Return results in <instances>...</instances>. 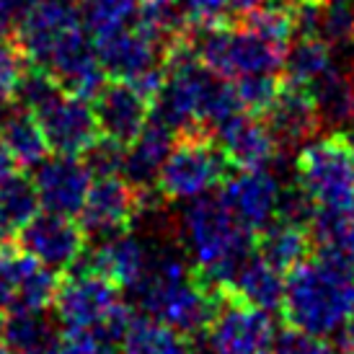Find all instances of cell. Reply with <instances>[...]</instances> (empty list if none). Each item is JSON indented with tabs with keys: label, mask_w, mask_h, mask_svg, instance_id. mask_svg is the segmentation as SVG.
Wrapping results in <instances>:
<instances>
[{
	"label": "cell",
	"mask_w": 354,
	"mask_h": 354,
	"mask_svg": "<svg viewBox=\"0 0 354 354\" xmlns=\"http://www.w3.org/2000/svg\"><path fill=\"white\" fill-rule=\"evenodd\" d=\"M187 3L189 21L194 26H207V24H220L230 19L225 0H184Z\"/></svg>",
	"instance_id": "e575fe53"
},
{
	"label": "cell",
	"mask_w": 354,
	"mask_h": 354,
	"mask_svg": "<svg viewBox=\"0 0 354 354\" xmlns=\"http://www.w3.org/2000/svg\"><path fill=\"white\" fill-rule=\"evenodd\" d=\"M122 303L124 300L119 297V287L111 279L93 269L75 266L59 282L55 310L65 328L99 331Z\"/></svg>",
	"instance_id": "9c48e42d"
},
{
	"label": "cell",
	"mask_w": 354,
	"mask_h": 354,
	"mask_svg": "<svg viewBox=\"0 0 354 354\" xmlns=\"http://www.w3.org/2000/svg\"><path fill=\"white\" fill-rule=\"evenodd\" d=\"M31 0H0V26H10L29 8Z\"/></svg>",
	"instance_id": "d590c367"
},
{
	"label": "cell",
	"mask_w": 354,
	"mask_h": 354,
	"mask_svg": "<svg viewBox=\"0 0 354 354\" xmlns=\"http://www.w3.org/2000/svg\"><path fill=\"white\" fill-rule=\"evenodd\" d=\"M0 140H3V145L8 148L10 158L16 160V166L21 171L37 168L52 153L50 142L41 132L39 119L21 106L8 114L6 124L0 129Z\"/></svg>",
	"instance_id": "cb8c5ba5"
},
{
	"label": "cell",
	"mask_w": 354,
	"mask_h": 354,
	"mask_svg": "<svg viewBox=\"0 0 354 354\" xmlns=\"http://www.w3.org/2000/svg\"><path fill=\"white\" fill-rule=\"evenodd\" d=\"M3 342L16 354H34L50 349L59 342L55 321L44 310H29V308H13L6 315L3 326Z\"/></svg>",
	"instance_id": "d4e9b609"
},
{
	"label": "cell",
	"mask_w": 354,
	"mask_h": 354,
	"mask_svg": "<svg viewBox=\"0 0 354 354\" xmlns=\"http://www.w3.org/2000/svg\"><path fill=\"white\" fill-rule=\"evenodd\" d=\"M78 3L83 24L91 31V37L124 26L140 10V0H78Z\"/></svg>",
	"instance_id": "f546056e"
},
{
	"label": "cell",
	"mask_w": 354,
	"mask_h": 354,
	"mask_svg": "<svg viewBox=\"0 0 354 354\" xmlns=\"http://www.w3.org/2000/svg\"><path fill=\"white\" fill-rule=\"evenodd\" d=\"M217 145L223 148L230 166L241 168H269L279 156L272 129L266 127L264 117L241 111L236 117L225 119L212 129Z\"/></svg>",
	"instance_id": "ac0fdd59"
},
{
	"label": "cell",
	"mask_w": 354,
	"mask_h": 354,
	"mask_svg": "<svg viewBox=\"0 0 354 354\" xmlns=\"http://www.w3.org/2000/svg\"><path fill=\"white\" fill-rule=\"evenodd\" d=\"M93 184L88 163L83 156H47L37 166L34 187L39 192V202L47 212L78 217Z\"/></svg>",
	"instance_id": "5bb4252c"
},
{
	"label": "cell",
	"mask_w": 354,
	"mask_h": 354,
	"mask_svg": "<svg viewBox=\"0 0 354 354\" xmlns=\"http://www.w3.org/2000/svg\"><path fill=\"white\" fill-rule=\"evenodd\" d=\"M227 3V10H230V16H243L248 10L259 8V6H264L266 0H225Z\"/></svg>",
	"instance_id": "f35d334b"
},
{
	"label": "cell",
	"mask_w": 354,
	"mask_h": 354,
	"mask_svg": "<svg viewBox=\"0 0 354 354\" xmlns=\"http://www.w3.org/2000/svg\"><path fill=\"white\" fill-rule=\"evenodd\" d=\"M99 135L127 148L150 122L153 104L129 80L109 78L93 99Z\"/></svg>",
	"instance_id": "9a60e30c"
},
{
	"label": "cell",
	"mask_w": 354,
	"mask_h": 354,
	"mask_svg": "<svg viewBox=\"0 0 354 354\" xmlns=\"http://www.w3.org/2000/svg\"><path fill=\"white\" fill-rule=\"evenodd\" d=\"M220 197L230 207V212L256 233L277 217L282 187L266 168H241L223 181Z\"/></svg>",
	"instance_id": "2e32d148"
},
{
	"label": "cell",
	"mask_w": 354,
	"mask_h": 354,
	"mask_svg": "<svg viewBox=\"0 0 354 354\" xmlns=\"http://www.w3.org/2000/svg\"><path fill=\"white\" fill-rule=\"evenodd\" d=\"M10 236H13V230L6 225V220L0 217V246H8L10 243Z\"/></svg>",
	"instance_id": "b9f144b4"
},
{
	"label": "cell",
	"mask_w": 354,
	"mask_h": 354,
	"mask_svg": "<svg viewBox=\"0 0 354 354\" xmlns=\"http://www.w3.org/2000/svg\"><path fill=\"white\" fill-rule=\"evenodd\" d=\"M135 292L145 315L189 339L205 334L220 303V285L174 254L153 256L148 274Z\"/></svg>",
	"instance_id": "7a4b0ae2"
},
{
	"label": "cell",
	"mask_w": 354,
	"mask_h": 354,
	"mask_svg": "<svg viewBox=\"0 0 354 354\" xmlns=\"http://www.w3.org/2000/svg\"><path fill=\"white\" fill-rule=\"evenodd\" d=\"M153 192L156 189L145 192V189L132 187L127 178L119 176V174L93 178L86 205L78 215L80 227L96 243L111 236H119V233L129 230L135 217L148 207Z\"/></svg>",
	"instance_id": "ba28073f"
},
{
	"label": "cell",
	"mask_w": 354,
	"mask_h": 354,
	"mask_svg": "<svg viewBox=\"0 0 354 354\" xmlns=\"http://www.w3.org/2000/svg\"><path fill=\"white\" fill-rule=\"evenodd\" d=\"M0 354H16V352H13L10 346H3V344H0Z\"/></svg>",
	"instance_id": "f6af8a7d"
},
{
	"label": "cell",
	"mask_w": 354,
	"mask_h": 354,
	"mask_svg": "<svg viewBox=\"0 0 354 354\" xmlns=\"http://www.w3.org/2000/svg\"><path fill=\"white\" fill-rule=\"evenodd\" d=\"M352 3H354V0H352Z\"/></svg>",
	"instance_id": "c3c4849f"
},
{
	"label": "cell",
	"mask_w": 354,
	"mask_h": 354,
	"mask_svg": "<svg viewBox=\"0 0 354 354\" xmlns=\"http://www.w3.org/2000/svg\"><path fill=\"white\" fill-rule=\"evenodd\" d=\"M34 354H57V344L50 346V349H41V352H34Z\"/></svg>",
	"instance_id": "7bdbcfd3"
},
{
	"label": "cell",
	"mask_w": 354,
	"mask_h": 354,
	"mask_svg": "<svg viewBox=\"0 0 354 354\" xmlns=\"http://www.w3.org/2000/svg\"><path fill=\"white\" fill-rule=\"evenodd\" d=\"M117 344L106 342L96 331L86 328H65L62 339L57 342V354H119Z\"/></svg>",
	"instance_id": "d6a6232c"
},
{
	"label": "cell",
	"mask_w": 354,
	"mask_h": 354,
	"mask_svg": "<svg viewBox=\"0 0 354 354\" xmlns=\"http://www.w3.org/2000/svg\"><path fill=\"white\" fill-rule=\"evenodd\" d=\"M321 354H346V352H344V349H339V346H336V349H324Z\"/></svg>",
	"instance_id": "ee69618b"
},
{
	"label": "cell",
	"mask_w": 354,
	"mask_h": 354,
	"mask_svg": "<svg viewBox=\"0 0 354 354\" xmlns=\"http://www.w3.org/2000/svg\"><path fill=\"white\" fill-rule=\"evenodd\" d=\"M88 236L75 217L37 212L19 230V248L55 272H70L86 256Z\"/></svg>",
	"instance_id": "30bf717a"
},
{
	"label": "cell",
	"mask_w": 354,
	"mask_h": 354,
	"mask_svg": "<svg viewBox=\"0 0 354 354\" xmlns=\"http://www.w3.org/2000/svg\"><path fill=\"white\" fill-rule=\"evenodd\" d=\"M339 349H344L346 354H354V313L339 331Z\"/></svg>",
	"instance_id": "74e56055"
},
{
	"label": "cell",
	"mask_w": 354,
	"mask_h": 354,
	"mask_svg": "<svg viewBox=\"0 0 354 354\" xmlns=\"http://www.w3.org/2000/svg\"><path fill=\"white\" fill-rule=\"evenodd\" d=\"M10 174H16V160L10 158L8 148H6V145H3V140H0V184H3Z\"/></svg>",
	"instance_id": "ab89813d"
},
{
	"label": "cell",
	"mask_w": 354,
	"mask_h": 354,
	"mask_svg": "<svg viewBox=\"0 0 354 354\" xmlns=\"http://www.w3.org/2000/svg\"><path fill=\"white\" fill-rule=\"evenodd\" d=\"M354 313V261L336 248H318L287 272L282 315L313 336L339 334Z\"/></svg>",
	"instance_id": "6da1fadb"
},
{
	"label": "cell",
	"mask_w": 354,
	"mask_h": 354,
	"mask_svg": "<svg viewBox=\"0 0 354 354\" xmlns=\"http://www.w3.org/2000/svg\"><path fill=\"white\" fill-rule=\"evenodd\" d=\"M10 111H13V96L0 91V129H3V124H6V119H8Z\"/></svg>",
	"instance_id": "60d3db41"
},
{
	"label": "cell",
	"mask_w": 354,
	"mask_h": 354,
	"mask_svg": "<svg viewBox=\"0 0 354 354\" xmlns=\"http://www.w3.org/2000/svg\"><path fill=\"white\" fill-rule=\"evenodd\" d=\"M176 138L178 135L168 124L158 122V119H150L148 124L142 127V132L124 150L119 176H124L132 187L145 189V192L156 189L158 174H160L166 158L171 156V150L176 145Z\"/></svg>",
	"instance_id": "ffe728a7"
},
{
	"label": "cell",
	"mask_w": 354,
	"mask_h": 354,
	"mask_svg": "<svg viewBox=\"0 0 354 354\" xmlns=\"http://www.w3.org/2000/svg\"><path fill=\"white\" fill-rule=\"evenodd\" d=\"M93 47L109 78L129 80L163 65L166 50L142 24H124L104 34H93Z\"/></svg>",
	"instance_id": "7c38bea8"
},
{
	"label": "cell",
	"mask_w": 354,
	"mask_h": 354,
	"mask_svg": "<svg viewBox=\"0 0 354 354\" xmlns=\"http://www.w3.org/2000/svg\"><path fill=\"white\" fill-rule=\"evenodd\" d=\"M334 65L336 62L331 55V44H326L318 37H295L285 52L282 78L287 83L310 88L315 80L324 78Z\"/></svg>",
	"instance_id": "484cf974"
},
{
	"label": "cell",
	"mask_w": 354,
	"mask_h": 354,
	"mask_svg": "<svg viewBox=\"0 0 354 354\" xmlns=\"http://www.w3.org/2000/svg\"><path fill=\"white\" fill-rule=\"evenodd\" d=\"M189 44L207 70L225 80H238L261 73H282L287 47L274 44L251 31L241 21H220L194 26Z\"/></svg>",
	"instance_id": "277c9868"
},
{
	"label": "cell",
	"mask_w": 354,
	"mask_h": 354,
	"mask_svg": "<svg viewBox=\"0 0 354 354\" xmlns=\"http://www.w3.org/2000/svg\"><path fill=\"white\" fill-rule=\"evenodd\" d=\"M207 346L212 354H272V315L220 285V303L207 326Z\"/></svg>",
	"instance_id": "52a82bcc"
},
{
	"label": "cell",
	"mask_w": 354,
	"mask_h": 354,
	"mask_svg": "<svg viewBox=\"0 0 354 354\" xmlns=\"http://www.w3.org/2000/svg\"><path fill=\"white\" fill-rule=\"evenodd\" d=\"M29 62L21 52L16 37L8 31V26H0V91L3 93H13L16 80Z\"/></svg>",
	"instance_id": "1f68e13d"
},
{
	"label": "cell",
	"mask_w": 354,
	"mask_h": 354,
	"mask_svg": "<svg viewBox=\"0 0 354 354\" xmlns=\"http://www.w3.org/2000/svg\"><path fill=\"white\" fill-rule=\"evenodd\" d=\"M39 192L34 187V178L24 174H10L0 184V217L6 220V225L19 233L21 227L29 223L31 217L39 212Z\"/></svg>",
	"instance_id": "f1b7e54d"
},
{
	"label": "cell",
	"mask_w": 354,
	"mask_h": 354,
	"mask_svg": "<svg viewBox=\"0 0 354 354\" xmlns=\"http://www.w3.org/2000/svg\"><path fill=\"white\" fill-rule=\"evenodd\" d=\"M178 230L194 266L217 285L230 282L238 266L256 251V233L230 212L220 194L189 199Z\"/></svg>",
	"instance_id": "3957f363"
},
{
	"label": "cell",
	"mask_w": 354,
	"mask_h": 354,
	"mask_svg": "<svg viewBox=\"0 0 354 354\" xmlns=\"http://www.w3.org/2000/svg\"><path fill=\"white\" fill-rule=\"evenodd\" d=\"M3 326H6V318H3V313H0V342H3Z\"/></svg>",
	"instance_id": "bcb514c9"
},
{
	"label": "cell",
	"mask_w": 354,
	"mask_h": 354,
	"mask_svg": "<svg viewBox=\"0 0 354 354\" xmlns=\"http://www.w3.org/2000/svg\"><path fill=\"white\" fill-rule=\"evenodd\" d=\"M282 88V75L279 73H261V75H246L236 80V93L241 99V106L248 114H264L266 106L277 99Z\"/></svg>",
	"instance_id": "4dcf8cb0"
},
{
	"label": "cell",
	"mask_w": 354,
	"mask_h": 354,
	"mask_svg": "<svg viewBox=\"0 0 354 354\" xmlns=\"http://www.w3.org/2000/svg\"><path fill=\"white\" fill-rule=\"evenodd\" d=\"M324 346L318 342V336L308 334L303 328L292 324H285L279 331H274L272 342V354H321Z\"/></svg>",
	"instance_id": "836d02e7"
},
{
	"label": "cell",
	"mask_w": 354,
	"mask_h": 354,
	"mask_svg": "<svg viewBox=\"0 0 354 354\" xmlns=\"http://www.w3.org/2000/svg\"><path fill=\"white\" fill-rule=\"evenodd\" d=\"M285 272H279L274 264H269L264 256L254 251L225 285L246 303L261 308L266 313H277L282 310L285 300Z\"/></svg>",
	"instance_id": "44dd1931"
},
{
	"label": "cell",
	"mask_w": 354,
	"mask_h": 354,
	"mask_svg": "<svg viewBox=\"0 0 354 354\" xmlns=\"http://www.w3.org/2000/svg\"><path fill=\"white\" fill-rule=\"evenodd\" d=\"M122 354H197V349L189 342V336L176 328L160 324L150 315H135L122 342Z\"/></svg>",
	"instance_id": "4316f807"
},
{
	"label": "cell",
	"mask_w": 354,
	"mask_h": 354,
	"mask_svg": "<svg viewBox=\"0 0 354 354\" xmlns=\"http://www.w3.org/2000/svg\"><path fill=\"white\" fill-rule=\"evenodd\" d=\"M34 117L39 119L52 153L83 156L99 140L93 104L88 99L73 96L68 91H59L39 111H34Z\"/></svg>",
	"instance_id": "4fadbf2b"
},
{
	"label": "cell",
	"mask_w": 354,
	"mask_h": 354,
	"mask_svg": "<svg viewBox=\"0 0 354 354\" xmlns=\"http://www.w3.org/2000/svg\"><path fill=\"white\" fill-rule=\"evenodd\" d=\"M266 127L272 129L279 153L282 150H300L321 132V117L310 91L282 78V88L277 99L261 114Z\"/></svg>",
	"instance_id": "e0dca14e"
},
{
	"label": "cell",
	"mask_w": 354,
	"mask_h": 354,
	"mask_svg": "<svg viewBox=\"0 0 354 354\" xmlns=\"http://www.w3.org/2000/svg\"><path fill=\"white\" fill-rule=\"evenodd\" d=\"M230 168V160L209 129H189L176 138V145L158 174L156 189L168 202H189L223 187Z\"/></svg>",
	"instance_id": "5b68a950"
},
{
	"label": "cell",
	"mask_w": 354,
	"mask_h": 354,
	"mask_svg": "<svg viewBox=\"0 0 354 354\" xmlns=\"http://www.w3.org/2000/svg\"><path fill=\"white\" fill-rule=\"evenodd\" d=\"M349 148H352V158H354V138L349 135Z\"/></svg>",
	"instance_id": "7dc6e473"
},
{
	"label": "cell",
	"mask_w": 354,
	"mask_h": 354,
	"mask_svg": "<svg viewBox=\"0 0 354 354\" xmlns=\"http://www.w3.org/2000/svg\"><path fill=\"white\" fill-rule=\"evenodd\" d=\"M86 26L78 0H31L29 8L16 21L13 37L26 62L41 65L52 47L70 31Z\"/></svg>",
	"instance_id": "8fae6325"
},
{
	"label": "cell",
	"mask_w": 354,
	"mask_h": 354,
	"mask_svg": "<svg viewBox=\"0 0 354 354\" xmlns=\"http://www.w3.org/2000/svg\"><path fill=\"white\" fill-rule=\"evenodd\" d=\"M59 272L39 264L37 259L21 251L19 279H16V300L13 308H29V310H44L55 303L59 290ZM10 308V310H13Z\"/></svg>",
	"instance_id": "83f0119b"
},
{
	"label": "cell",
	"mask_w": 354,
	"mask_h": 354,
	"mask_svg": "<svg viewBox=\"0 0 354 354\" xmlns=\"http://www.w3.org/2000/svg\"><path fill=\"white\" fill-rule=\"evenodd\" d=\"M297 187L318 209L354 215V158L346 132L313 138L300 148Z\"/></svg>",
	"instance_id": "8992f818"
},
{
	"label": "cell",
	"mask_w": 354,
	"mask_h": 354,
	"mask_svg": "<svg viewBox=\"0 0 354 354\" xmlns=\"http://www.w3.org/2000/svg\"><path fill=\"white\" fill-rule=\"evenodd\" d=\"M313 246L310 227L295 223L272 220L266 227L256 230V254L264 256L269 264H274L285 274L303 264L308 256H313Z\"/></svg>",
	"instance_id": "7402d4cb"
},
{
	"label": "cell",
	"mask_w": 354,
	"mask_h": 354,
	"mask_svg": "<svg viewBox=\"0 0 354 354\" xmlns=\"http://www.w3.org/2000/svg\"><path fill=\"white\" fill-rule=\"evenodd\" d=\"M150 259L148 248L140 243L135 236H129L127 230L119 233V236H111L106 241H99L96 248L86 256V261L80 259L75 266H86V269H93L104 274L106 279H111L114 285L122 290H138L140 282L145 279L150 269ZM73 266V269H75Z\"/></svg>",
	"instance_id": "d6986e66"
},
{
	"label": "cell",
	"mask_w": 354,
	"mask_h": 354,
	"mask_svg": "<svg viewBox=\"0 0 354 354\" xmlns=\"http://www.w3.org/2000/svg\"><path fill=\"white\" fill-rule=\"evenodd\" d=\"M308 91L318 109L321 127H334L336 132H342L354 122V78L346 70L334 65Z\"/></svg>",
	"instance_id": "603a6c76"
},
{
	"label": "cell",
	"mask_w": 354,
	"mask_h": 354,
	"mask_svg": "<svg viewBox=\"0 0 354 354\" xmlns=\"http://www.w3.org/2000/svg\"><path fill=\"white\" fill-rule=\"evenodd\" d=\"M336 251H342L344 256H349L354 261V215L346 217L344 227H342V236H339V243H336Z\"/></svg>",
	"instance_id": "8d00e7d4"
}]
</instances>
